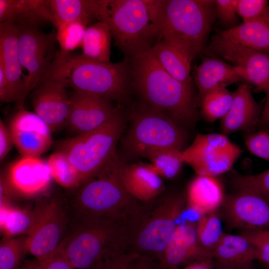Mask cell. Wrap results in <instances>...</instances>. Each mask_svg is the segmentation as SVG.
I'll return each instance as SVG.
<instances>
[{
    "label": "cell",
    "instance_id": "1",
    "mask_svg": "<svg viewBox=\"0 0 269 269\" xmlns=\"http://www.w3.org/2000/svg\"><path fill=\"white\" fill-rule=\"evenodd\" d=\"M132 85L146 106L164 113L182 126L192 128L198 118V98L189 88L170 75L151 48L131 58Z\"/></svg>",
    "mask_w": 269,
    "mask_h": 269
},
{
    "label": "cell",
    "instance_id": "31",
    "mask_svg": "<svg viewBox=\"0 0 269 269\" xmlns=\"http://www.w3.org/2000/svg\"><path fill=\"white\" fill-rule=\"evenodd\" d=\"M233 100V93L229 92L227 87H216L206 93L200 100L201 115L209 122L221 120L230 109Z\"/></svg>",
    "mask_w": 269,
    "mask_h": 269
},
{
    "label": "cell",
    "instance_id": "49",
    "mask_svg": "<svg viewBox=\"0 0 269 269\" xmlns=\"http://www.w3.org/2000/svg\"><path fill=\"white\" fill-rule=\"evenodd\" d=\"M216 269H253L252 265H233L216 264Z\"/></svg>",
    "mask_w": 269,
    "mask_h": 269
},
{
    "label": "cell",
    "instance_id": "21",
    "mask_svg": "<svg viewBox=\"0 0 269 269\" xmlns=\"http://www.w3.org/2000/svg\"><path fill=\"white\" fill-rule=\"evenodd\" d=\"M183 204V199L179 197L171 198L166 203L163 215L151 220L139 234L137 242L141 249L163 254L177 227L176 220Z\"/></svg>",
    "mask_w": 269,
    "mask_h": 269
},
{
    "label": "cell",
    "instance_id": "11",
    "mask_svg": "<svg viewBox=\"0 0 269 269\" xmlns=\"http://www.w3.org/2000/svg\"><path fill=\"white\" fill-rule=\"evenodd\" d=\"M203 52L206 56L222 58L242 70L245 80L264 91L269 81V53L259 51L214 34Z\"/></svg>",
    "mask_w": 269,
    "mask_h": 269
},
{
    "label": "cell",
    "instance_id": "40",
    "mask_svg": "<svg viewBox=\"0 0 269 269\" xmlns=\"http://www.w3.org/2000/svg\"><path fill=\"white\" fill-rule=\"evenodd\" d=\"M245 144L252 154L269 162V132L260 130L246 134Z\"/></svg>",
    "mask_w": 269,
    "mask_h": 269
},
{
    "label": "cell",
    "instance_id": "14",
    "mask_svg": "<svg viewBox=\"0 0 269 269\" xmlns=\"http://www.w3.org/2000/svg\"><path fill=\"white\" fill-rule=\"evenodd\" d=\"M8 128L13 144L22 156L38 157L52 144V131L48 126L23 106L18 107Z\"/></svg>",
    "mask_w": 269,
    "mask_h": 269
},
{
    "label": "cell",
    "instance_id": "20",
    "mask_svg": "<svg viewBox=\"0 0 269 269\" xmlns=\"http://www.w3.org/2000/svg\"><path fill=\"white\" fill-rule=\"evenodd\" d=\"M0 66L17 99L18 107L23 106L24 86L19 58L18 27L13 22H0Z\"/></svg>",
    "mask_w": 269,
    "mask_h": 269
},
{
    "label": "cell",
    "instance_id": "36",
    "mask_svg": "<svg viewBox=\"0 0 269 269\" xmlns=\"http://www.w3.org/2000/svg\"><path fill=\"white\" fill-rule=\"evenodd\" d=\"M87 27L79 21L63 24L57 27L56 39L60 47L58 53L66 55L75 49L81 47Z\"/></svg>",
    "mask_w": 269,
    "mask_h": 269
},
{
    "label": "cell",
    "instance_id": "47",
    "mask_svg": "<svg viewBox=\"0 0 269 269\" xmlns=\"http://www.w3.org/2000/svg\"><path fill=\"white\" fill-rule=\"evenodd\" d=\"M264 92L266 93L265 104L262 108L258 128L269 132V88Z\"/></svg>",
    "mask_w": 269,
    "mask_h": 269
},
{
    "label": "cell",
    "instance_id": "17",
    "mask_svg": "<svg viewBox=\"0 0 269 269\" xmlns=\"http://www.w3.org/2000/svg\"><path fill=\"white\" fill-rule=\"evenodd\" d=\"M52 178L47 162L33 156H22L11 164L7 174L9 186L26 196H34L44 191Z\"/></svg>",
    "mask_w": 269,
    "mask_h": 269
},
{
    "label": "cell",
    "instance_id": "48",
    "mask_svg": "<svg viewBox=\"0 0 269 269\" xmlns=\"http://www.w3.org/2000/svg\"><path fill=\"white\" fill-rule=\"evenodd\" d=\"M213 259H208L195 262L182 269H212Z\"/></svg>",
    "mask_w": 269,
    "mask_h": 269
},
{
    "label": "cell",
    "instance_id": "45",
    "mask_svg": "<svg viewBox=\"0 0 269 269\" xmlns=\"http://www.w3.org/2000/svg\"><path fill=\"white\" fill-rule=\"evenodd\" d=\"M13 144L8 127L0 121V160H3L10 150Z\"/></svg>",
    "mask_w": 269,
    "mask_h": 269
},
{
    "label": "cell",
    "instance_id": "6",
    "mask_svg": "<svg viewBox=\"0 0 269 269\" xmlns=\"http://www.w3.org/2000/svg\"><path fill=\"white\" fill-rule=\"evenodd\" d=\"M125 126L124 117L119 110L100 127L59 142L58 151L64 153L77 169L82 184L117 152V144Z\"/></svg>",
    "mask_w": 269,
    "mask_h": 269
},
{
    "label": "cell",
    "instance_id": "30",
    "mask_svg": "<svg viewBox=\"0 0 269 269\" xmlns=\"http://www.w3.org/2000/svg\"><path fill=\"white\" fill-rule=\"evenodd\" d=\"M112 37L108 24L102 21L86 28L83 39L81 55L85 58L100 62H109Z\"/></svg>",
    "mask_w": 269,
    "mask_h": 269
},
{
    "label": "cell",
    "instance_id": "50",
    "mask_svg": "<svg viewBox=\"0 0 269 269\" xmlns=\"http://www.w3.org/2000/svg\"><path fill=\"white\" fill-rule=\"evenodd\" d=\"M269 88V81L268 82V84H267V85L266 88L265 89L264 91H265L266 89H267V88Z\"/></svg>",
    "mask_w": 269,
    "mask_h": 269
},
{
    "label": "cell",
    "instance_id": "24",
    "mask_svg": "<svg viewBox=\"0 0 269 269\" xmlns=\"http://www.w3.org/2000/svg\"><path fill=\"white\" fill-rule=\"evenodd\" d=\"M122 179L128 193L141 200L154 198L164 188L161 177L150 164L137 162L128 165L126 163Z\"/></svg>",
    "mask_w": 269,
    "mask_h": 269
},
{
    "label": "cell",
    "instance_id": "10",
    "mask_svg": "<svg viewBox=\"0 0 269 269\" xmlns=\"http://www.w3.org/2000/svg\"><path fill=\"white\" fill-rule=\"evenodd\" d=\"M17 25L19 60L22 68L28 72L23 76L25 98L40 83L57 55L56 32L52 30L45 33L38 26Z\"/></svg>",
    "mask_w": 269,
    "mask_h": 269
},
{
    "label": "cell",
    "instance_id": "34",
    "mask_svg": "<svg viewBox=\"0 0 269 269\" xmlns=\"http://www.w3.org/2000/svg\"><path fill=\"white\" fill-rule=\"evenodd\" d=\"M47 164L52 177L62 187L71 188L82 184L79 172L63 152L58 150L50 155Z\"/></svg>",
    "mask_w": 269,
    "mask_h": 269
},
{
    "label": "cell",
    "instance_id": "33",
    "mask_svg": "<svg viewBox=\"0 0 269 269\" xmlns=\"http://www.w3.org/2000/svg\"><path fill=\"white\" fill-rule=\"evenodd\" d=\"M34 222V214L25 210L6 206L0 203V228L5 237H13L31 230Z\"/></svg>",
    "mask_w": 269,
    "mask_h": 269
},
{
    "label": "cell",
    "instance_id": "18",
    "mask_svg": "<svg viewBox=\"0 0 269 269\" xmlns=\"http://www.w3.org/2000/svg\"><path fill=\"white\" fill-rule=\"evenodd\" d=\"M163 255L162 264L168 269H175L193 261L213 259L212 253L200 245L196 226L191 223L177 225Z\"/></svg>",
    "mask_w": 269,
    "mask_h": 269
},
{
    "label": "cell",
    "instance_id": "9",
    "mask_svg": "<svg viewBox=\"0 0 269 269\" xmlns=\"http://www.w3.org/2000/svg\"><path fill=\"white\" fill-rule=\"evenodd\" d=\"M111 235L107 223L84 217L64 238L59 248L74 269H91L107 251Z\"/></svg>",
    "mask_w": 269,
    "mask_h": 269
},
{
    "label": "cell",
    "instance_id": "44",
    "mask_svg": "<svg viewBox=\"0 0 269 269\" xmlns=\"http://www.w3.org/2000/svg\"><path fill=\"white\" fill-rule=\"evenodd\" d=\"M38 269H74L59 248L47 260L39 264Z\"/></svg>",
    "mask_w": 269,
    "mask_h": 269
},
{
    "label": "cell",
    "instance_id": "19",
    "mask_svg": "<svg viewBox=\"0 0 269 269\" xmlns=\"http://www.w3.org/2000/svg\"><path fill=\"white\" fill-rule=\"evenodd\" d=\"M233 100L228 113L221 120L222 134L238 131L250 134L258 128L262 107L254 100L250 86L243 83L233 92Z\"/></svg>",
    "mask_w": 269,
    "mask_h": 269
},
{
    "label": "cell",
    "instance_id": "43",
    "mask_svg": "<svg viewBox=\"0 0 269 269\" xmlns=\"http://www.w3.org/2000/svg\"><path fill=\"white\" fill-rule=\"evenodd\" d=\"M269 5L266 0H239L237 14L242 18L243 22H246L261 16Z\"/></svg>",
    "mask_w": 269,
    "mask_h": 269
},
{
    "label": "cell",
    "instance_id": "46",
    "mask_svg": "<svg viewBox=\"0 0 269 269\" xmlns=\"http://www.w3.org/2000/svg\"><path fill=\"white\" fill-rule=\"evenodd\" d=\"M0 100L1 102L17 103V99L0 66Z\"/></svg>",
    "mask_w": 269,
    "mask_h": 269
},
{
    "label": "cell",
    "instance_id": "35",
    "mask_svg": "<svg viewBox=\"0 0 269 269\" xmlns=\"http://www.w3.org/2000/svg\"><path fill=\"white\" fill-rule=\"evenodd\" d=\"M196 230L200 245L212 253L224 234L220 214L217 211L201 216Z\"/></svg>",
    "mask_w": 269,
    "mask_h": 269
},
{
    "label": "cell",
    "instance_id": "5",
    "mask_svg": "<svg viewBox=\"0 0 269 269\" xmlns=\"http://www.w3.org/2000/svg\"><path fill=\"white\" fill-rule=\"evenodd\" d=\"M187 139L183 126L168 115L146 106L132 113L129 129L121 142L123 159L145 158L152 151H182Z\"/></svg>",
    "mask_w": 269,
    "mask_h": 269
},
{
    "label": "cell",
    "instance_id": "39",
    "mask_svg": "<svg viewBox=\"0 0 269 269\" xmlns=\"http://www.w3.org/2000/svg\"><path fill=\"white\" fill-rule=\"evenodd\" d=\"M97 269H151L146 262L135 258H118L110 256L106 252Z\"/></svg>",
    "mask_w": 269,
    "mask_h": 269
},
{
    "label": "cell",
    "instance_id": "42",
    "mask_svg": "<svg viewBox=\"0 0 269 269\" xmlns=\"http://www.w3.org/2000/svg\"><path fill=\"white\" fill-rule=\"evenodd\" d=\"M238 1L239 0H215L216 17L221 24L229 27V29L234 27L238 20Z\"/></svg>",
    "mask_w": 269,
    "mask_h": 269
},
{
    "label": "cell",
    "instance_id": "29",
    "mask_svg": "<svg viewBox=\"0 0 269 269\" xmlns=\"http://www.w3.org/2000/svg\"><path fill=\"white\" fill-rule=\"evenodd\" d=\"M212 254L216 264L252 265L253 261L257 260L255 248L247 239L240 234L224 233Z\"/></svg>",
    "mask_w": 269,
    "mask_h": 269
},
{
    "label": "cell",
    "instance_id": "16",
    "mask_svg": "<svg viewBox=\"0 0 269 269\" xmlns=\"http://www.w3.org/2000/svg\"><path fill=\"white\" fill-rule=\"evenodd\" d=\"M34 113L52 132L66 123L70 99L66 88L55 82L44 80L28 94Z\"/></svg>",
    "mask_w": 269,
    "mask_h": 269
},
{
    "label": "cell",
    "instance_id": "28",
    "mask_svg": "<svg viewBox=\"0 0 269 269\" xmlns=\"http://www.w3.org/2000/svg\"><path fill=\"white\" fill-rule=\"evenodd\" d=\"M151 49L165 70L182 84L193 88L190 76L192 61L181 49L170 42L160 38Z\"/></svg>",
    "mask_w": 269,
    "mask_h": 269
},
{
    "label": "cell",
    "instance_id": "7",
    "mask_svg": "<svg viewBox=\"0 0 269 269\" xmlns=\"http://www.w3.org/2000/svg\"><path fill=\"white\" fill-rule=\"evenodd\" d=\"M126 163L116 152L94 175L82 184L76 194L75 204L85 217L106 215L130 195L122 179Z\"/></svg>",
    "mask_w": 269,
    "mask_h": 269
},
{
    "label": "cell",
    "instance_id": "25",
    "mask_svg": "<svg viewBox=\"0 0 269 269\" xmlns=\"http://www.w3.org/2000/svg\"><path fill=\"white\" fill-rule=\"evenodd\" d=\"M0 21L38 26L52 23L49 0H0Z\"/></svg>",
    "mask_w": 269,
    "mask_h": 269
},
{
    "label": "cell",
    "instance_id": "4",
    "mask_svg": "<svg viewBox=\"0 0 269 269\" xmlns=\"http://www.w3.org/2000/svg\"><path fill=\"white\" fill-rule=\"evenodd\" d=\"M216 18L214 0H163L159 39L175 44L192 61L203 52Z\"/></svg>",
    "mask_w": 269,
    "mask_h": 269
},
{
    "label": "cell",
    "instance_id": "41",
    "mask_svg": "<svg viewBox=\"0 0 269 269\" xmlns=\"http://www.w3.org/2000/svg\"><path fill=\"white\" fill-rule=\"evenodd\" d=\"M235 184L252 188L269 202V169L257 174L238 175Z\"/></svg>",
    "mask_w": 269,
    "mask_h": 269
},
{
    "label": "cell",
    "instance_id": "32",
    "mask_svg": "<svg viewBox=\"0 0 269 269\" xmlns=\"http://www.w3.org/2000/svg\"><path fill=\"white\" fill-rule=\"evenodd\" d=\"M182 151L171 148L160 149L151 151L145 158L150 161L149 164L160 177L169 179L176 177L181 170L184 163Z\"/></svg>",
    "mask_w": 269,
    "mask_h": 269
},
{
    "label": "cell",
    "instance_id": "22",
    "mask_svg": "<svg viewBox=\"0 0 269 269\" xmlns=\"http://www.w3.org/2000/svg\"><path fill=\"white\" fill-rule=\"evenodd\" d=\"M245 81L244 72L220 59L206 56L197 67L194 82L198 90L200 100L206 93L219 86H227L239 81Z\"/></svg>",
    "mask_w": 269,
    "mask_h": 269
},
{
    "label": "cell",
    "instance_id": "2",
    "mask_svg": "<svg viewBox=\"0 0 269 269\" xmlns=\"http://www.w3.org/2000/svg\"><path fill=\"white\" fill-rule=\"evenodd\" d=\"M44 80L120 102L127 97L132 76L128 60L100 62L87 59L81 54L57 52L41 82Z\"/></svg>",
    "mask_w": 269,
    "mask_h": 269
},
{
    "label": "cell",
    "instance_id": "27",
    "mask_svg": "<svg viewBox=\"0 0 269 269\" xmlns=\"http://www.w3.org/2000/svg\"><path fill=\"white\" fill-rule=\"evenodd\" d=\"M218 33L249 47L269 53V5L258 17Z\"/></svg>",
    "mask_w": 269,
    "mask_h": 269
},
{
    "label": "cell",
    "instance_id": "26",
    "mask_svg": "<svg viewBox=\"0 0 269 269\" xmlns=\"http://www.w3.org/2000/svg\"><path fill=\"white\" fill-rule=\"evenodd\" d=\"M187 199L190 208L201 217L218 211L225 197L216 177L197 175L188 186Z\"/></svg>",
    "mask_w": 269,
    "mask_h": 269
},
{
    "label": "cell",
    "instance_id": "3",
    "mask_svg": "<svg viewBox=\"0 0 269 269\" xmlns=\"http://www.w3.org/2000/svg\"><path fill=\"white\" fill-rule=\"evenodd\" d=\"M163 0H107L101 21L130 58L149 49L160 33Z\"/></svg>",
    "mask_w": 269,
    "mask_h": 269
},
{
    "label": "cell",
    "instance_id": "15",
    "mask_svg": "<svg viewBox=\"0 0 269 269\" xmlns=\"http://www.w3.org/2000/svg\"><path fill=\"white\" fill-rule=\"evenodd\" d=\"M69 99V111L66 124L78 134L100 127L119 110L112 102L84 92L74 90Z\"/></svg>",
    "mask_w": 269,
    "mask_h": 269
},
{
    "label": "cell",
    "instance_id": "38",
    "mask_svg": "<svg viewBox=\"0 0 269 269\" xmlns=\"http://www.w3.org/2000/svg\"><path fill=\"white\" fill-rule=\"evenodd\" d=\"M21 254L19 242L13 237H4L0 245V269H15Z\"/></svg>",
    "mask_w": 269,
    "mask_h": 269
},
{
    "label": "cell",
    "instance_id": "23",
    "mask_svg": "<svg viewBox=\"0 0 269 269\" xmlns=\"http://www.w3.org/2000/svg\"><path fill=\"white\" fill-rule=\"evenodd\" d=\"M106 2V0H49L52 24L57 28L79 21L87 26L95 18L101 20Z\"/></svg>",
    "mask_w": 269,
    "mask_h": 269
},
{
    "label": "cell",
    "instance_id": "12",
    "mask_svg": "<svg viewBox=\"0 0 269 269\" xmlns=\"http://www.w3.org/2000/svg\"><path fill=\"white\" fill-rule=\"evenodd\" d=\"M67 221L62 206L55 201L42 205L34 213L32 227L24 242L26 250L39 264L50 258L64 239Z\"/></svg>",
    "mask_w": 269,
    "mask_h": 269
},
{
    "label": "cell",
    "instance_id": "13",
    "mask_svg": "<svg viewBox=\"0 0 269 269\" xmlns=\"http://www.w3.org/2000/svg\"><path fill=\"white\" fill-rule=\"evenodd\" d=\"M235 192L225 197L221 215L230 228L269 229V202L247 186L235 184Z\"/></svg>",
    "mask_w": 269,
    "mask_h": 269
},
{
    "label": "cell",
    "instance_id": "37",
    "mask_svg": "<svg viewBox=\"0 0 269 269\" xmlns=\"http://www.w3.org/2000/svg\"><path fill=\"white\" fill-rule=\"evenodd\" d=\"M255 249L257 260L269 265V229L242 230Z\"/></svg>",
    "mask_w": 269,
    "mask_h": 269
},
{
    "label": "cell",
    "instance_id": "8",
    "mask_svg": "<svg viewBox=\"0 0 269 269\" xmlns=\"http://www.w3.org/2000/svg\"><path fill=\"white\" fill-rule=\"evenodd\" d=\"M243 151L222 134H197L181 152L197 175L217 177L230 170Z\"/></svg>",
    "mask_w": 269,
    "mask_h": 269
}]
</instances>
